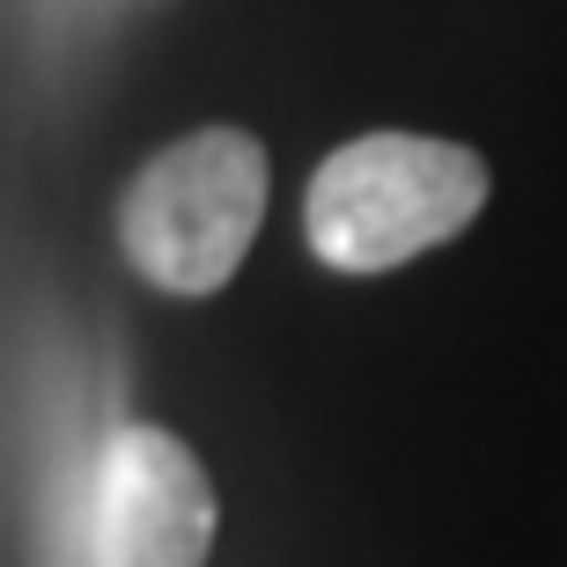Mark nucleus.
<instances>
[{
	"instance_id": "3",
	"label": "nucleus",
	"mask_w": 567,
	"mask_h": 567,
	"mask_svg": "<svg viewBox=\"0 0 567 567\" xmlns=\"http://www.w3.org/2000/svg\"><path fill=\"white\" fill-rule=\"evenodd\" d=\"M214 486L169 427H118L89 472V567H207Z\"/></svg>"
},
{
	"instance_id": "1",
	"label": "nucleus",
	"mask_w": 567,
	"mask_h": 567,
	"mask_svg": "<svg viewBox=\"0 0 567 567\" xmlns=\"http://www.w3.org/2000/svg\"><path fill=\"white\" fill-rule=\"evenodd\" d=\"M486 155L442 133H361L310 177V251L332 274H391L464 236L486 207Z\"/></svg>"
},
{
	"instance_id": "2",
	"label": "nucleus",
	"mask_w": 567,
	"mask_h": 567,
	"mask_svg": "<svg viewBox=\"0 0 567 567\" xmlns=\"http://www.w3.org/2000/svg\"><path fill=\"white\" fill-rule=\"evenodd\" d=\"M266 192H274V163H266L258 133H185L126 185V207H118L126 258L169 295L229 288V274L244 266L258 221H266Z\"/></svg>"
}]
</instances>
